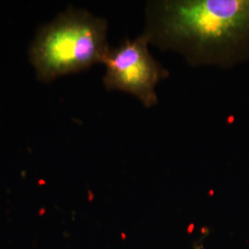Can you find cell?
Returning <instances> with one entry per match:
<instances>
[{
  "label": "cell",
  "instance_id": "cell-3",
  "mask_svg": "<svg viewBox=\"0 0 249 249\" xmlns=\"http://www.w3.org/2000/svg\"><path fill=\"white\" fill-rule=\"evenodd\" d=\"M149 43L144 34L133 40L126 38L109 49L103 62L107 89L130 93L147 108L158 104L156 86L168 76V71L150 53Z\"/></svg>",
  "mask_w": 249,
  "mask_h": 249
},
{
  "label": "cell",
  "instance_id": "cell-2",
  "mask_svg": "<svg viewBox=\"0 0 249 249\" xmlns=\"http://www.w3.org/2000/svg\"><path fill=\"white\" fill-rule=\"evenodd\" d=\"M107 20L70 9L42 27L30 47L38 79L52 80L103 63L110 49Z\"/></svg>",
  "mask_w": 249,
  "mask_h": 249
},
{
  "label": "cell",
  "instance_id": "cell-1",
  "mask_svg": "<svg viewBox=\"0 0 249 249\" xmlns=\"http://www.w3.org/2000/svg\"><path fill=\"white\" fill-rule=\"evenodd\" d=\"M143 33L192 66H224L249 46V0L151 1Z\"/></svg>",
  "mask_w": 249,
  "mask_h": 249
}]
</instances>
